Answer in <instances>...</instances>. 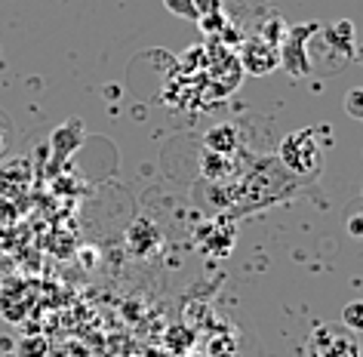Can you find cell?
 Here are the masks:
<instances>
[{
  "instance_id": "9c48e42d",
  "label": "cell",
  "mask_w": 363,
  "mask_h": 357,
  "mask_svg": "<svg viewBox=\"0 0 363 357\" xmlns=\"http://www.w3.org/2000/svg\"><path fill=\"white\" fill-rule=\"evenodd\" d=\"M345 111L354 121H363V87H354L345 93Z\"/></svg>"
},
{
  "instance_id": "6da1fadb",
  "label": "cell",
  "mask_w": 363,
  "mask_h": 357,
  "mask_svg": "<svg viewBox=\"0 0 363 357\" xmlns=\"http://www.w3.org/2000/svg\"><path fill=\"white\" fill-rule=\"evenodd\" d=\"M280 167H284L289 176L296 179H311L317 176L323 163V148H320V139L311 126H302V130H293L289 136H284L280 142Z\"/></svg>"
},
{
  "instance_id": "4fadbf2b",
  "label": "cell",
  "mask_w": 363,
  "mask_h": 357,
  "mask_svg": "<svg viewBox=\"0 0 363 357\" xmlns=\"http://www.w3.org/2000/svg\"><path fill=\"white\" fill-rule=\"evenodd\" d=\"M348 231H351L354 237H363V213H354V216L348 219Z\"/></svg>"
},
{
  "instance_id": "8992f818",
  "label": "cell",
  "mask_w": 363,
  "mask_h": 357,
  "mask_svg": "<svg viewBox=\"0 0 363 357\" xmlns=\"http://www.w3.org/2000/svg\"><path fill=\"white\" fill-rule=\"evenodd\" d=\"M206 148L213 154L228 158V154H234V148H238V130H234L231 123H219L216 130H210V136H206Z\"/></svg>"
},
{
  "instance_id": "277c9868",
  "label": "cell",
  "mask_w": 363,
  "mask_h": 357,
  "mask_svg": "<svg viewBox=\"0 0 363 357\" xmlns=\"http://www.w3.org/2000/svg\"><path fill=\"white\" fill-rule=\"evenodd\" d=\"M238 62H240V68L247 71V75H271L277 65H280V59H277V43H271L265 40L262 34H256V38H247L240 43V50H238Z\"/></svg>"
},
{
  "instance_id": "52a82bcc",
  "label": "cell",
  "mask_w": 363,
  "mask_h": 357,
  "mask_svg": "<svg viewBox=\"0 0 363 357\" xmlns=\"http://www.w3.org/2000/svg\"><path fill=\"white\" fill-rule=\"evenodd\" d=\"M339 324L345 329H351V333H363V299H351L345 302L342 308V320Z\"/></svg>"
},
{
  "instance_id": "3957f363",
  "label": "cell",
  "mask_w": 363,
  "mask_h": 357,
  "mask_svg": "<svg viewBox=\"0 0 363 357\" xmlns=\"http://www.w3.org/2000/svg\"><path fill=\"white\" fill-rule=\"evenodd\" d=\"M305 357H360L357 333L342 324H317L305 339Z\"/></svg>"
},
{
  "instance_id": "7c38bea8",
  "label": "cell",
  "mask_w": 363,
  "mask_h": 357,
  "mask_svg": "<svg viewBox=\"0 0 363 357\" xmlns=\"http://www.w3.org/2000/svg\"><path fill=\"white\" fill-rule=\"evenodd\" d=\"M16 219V209H13V200H6V197H0V225H6V222H13Z\"/></svg>"
},
{
  "instance_id": "5b68a950",
  "label": "cell",
  "mask_w": 363,
  "mask_h": 357,
  "mask_svg": "<svg viewBox=\"0 0 363 357\" xmlns=\"http://www.w3.org/2000/svg\"><path fill=\"white\" fill-rule=\"evenodd\" d=\"M28 185H31V167L25 160L0 163V197L16 200L28 191Z\"/></svg>"
},
{
  "instance_id": "8fae6325",
  "label": "cell",
  "mask_w": 363,
  "mask_h": 357,
  "mask_svg": "<svg viewBox=\"0 0 363 357\" xmlns=\"http://www.w3.org/2000/svg\"><path fill=\"white\" fill-rule=\"evenodd\" d=\"M194 10H197V22L210 19V16H219L222 10V0H194Z\"/></svg>"
},
{
  "instance_id": "30bf717a",
  "label": "cell",
  "mask_w": 363,
  "mask_h": 357,
  "mask_svg": "<svg viewBox=\"0 0 363 357\" xmlns=\"http://www.w3.org/2000/svg\"><path fill=\"white\" fill-rule=\"evenodd\" d=\"M167 4V10L172 16H182V19H191L197 22V10H194V0H163Z\"/></svg>"
},
{
  "instance_id": "ba28073f",
  "label": "cell",
  "mask_w": 363,
  "mask_h": 357,
  "mask_svg": "<svg viewBox=\"0 0 363 357\" xmlns=\"http://www.w3.org/2000/svg\"><path fill=\"white\" fill-rule=\"evenodd\" d=\"M13 139H16V126H13V121H10V114L0 108V163H4V158L10 154Z\"/></svg>"
},
{
  "instance_id": "7a4b0ae2",
  "label": "cell",
  "mask_w": 363,
  "mask_h": 357,
  "mask_svg": "<svg viewBox=\"0 0 363 357\" xmlns=\"http://www.w3.org/2000/svg\"><path fill=\"white\" fill-rule=\"evenodd\" d=\"M317 28H320V22L293 25V28L284 31V38H280V43H277V59H280V68H284L289 77H308L311 75L308 50H311V38H314Z\"/></svg>"
}]
</instances>
